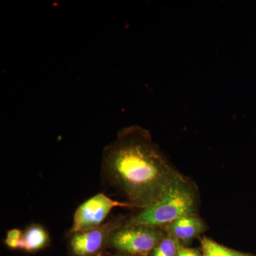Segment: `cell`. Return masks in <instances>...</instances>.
<instances>
[{"instance_id": "6da1fadb", "label": "cell", "mask_w": 256, "mask_h": 256, "mask_svg": "<svg viewBox=\"0 0 256 256\" xmlns=\"http://www.w3.org/2000/svg\"><path fill=\"white\" fill-rule=\"evenodd\" d=\"M102 174L134 208L143 210L156 203L180 174L140 126L121 129L104 148Z\"/></svg>"}, {"instance_id": "7a4b0ae2", "label": "cell", "mask_w": 256, "mask_h": 256, "mask_svg": "<svg viewBox=\"0 0 256 256\" xmlns=\"http://www.w3.org/2000/svg\"><path fill=\"white\" fill-rule=\"evenodd\" d=\"M197 207L194 186L180 174L159 201L133 216L127 224L161 228L185 216L196 214Z\"/></svg>"}, {"instance_id": "3957f363", "label": "cell", "mask_w": 256, "mask_h": 256, "mask_svg": "<svg viewBox=\"0 0 256 256\" xmlns=\"http://www.w3.org/2000/svg\"><path fill=\"white\" fill-rule=\"evenodd\" d=\"M166 233L159 227L127 224L114 228L108 242L120 252L134 256H148Z\"/></svg>"}, {"instance_id": "277c9868", "label": "cell", "mask_w": 256, "mask_h": 256, "mask_svg": "<svg viewBox=\"0 0 256 256\" xmlns=\"http://www.w3.org/2000/svg\"><path fill=\"white\" fill-rule=\"evenodd\" d=\"M116 207L133 208L128 202L116 201L104 194H98L92 196L76 210L70 232L76 234L100 226L111 210Z\"/></svg>"}, {"instance_id": "5b68a950", "label": "cell", "mask_w": 256, "mask_h": 256, "mask_svg": "<svg viewBox=\"0 0 256 256\" xmlns=\"http://www.w3.org/2000/svg\"><path fill=\"white\" fill-rule=\"evenodd\" d=\"M114 228L108 223L98 228L74 234L70 240L72 250L77 256H90L100 250Z\"/></svg>"}, {"instance_id": "8992f818", "label": "cell", "mask_w": 256, "mask_h": 256, "mask_svg": "<svg viewBox=\"0 0 256 256\" xmlns=\"http://www.w3.org/2000/svg\"><path fill=\"white\" fill-rule=\"evenodd\" d=\"M168 233L178 242H188L200 236L206 229L204 222L196 214L185 216L166 226Z\"/></svg>"}, {"instance_id": "52a82bcc", "label": "cell", "mask_w": 256, "mask_h": 256, "mask_svg": "<svg viewBox=\"0 0 256 256\" xmlns=\"http://www.w3.org/2000/svg\"><path fill=\"white\" fill-rule=\"evenodd\" d=\"M23 250L35 252L46 247L50 242V236L46 229L40 224H32L24 232Z\"/></svg>"}, {"instance_id": "ba28073f", "label": "cell", "mask_w": 256, "mask_h": 256, "mask_svg": "<svg viewBox=\"0 0 256 256\" xmlns=\"http://www.w3.org/2000/svg\"><path fill=\"white\" fill-rule=\"evenodd\" d=\"M201 244L202 256H255L229 248L208 238L202 239Z\"/></svg>"}, {"instance_id": "9c48e42d", "label": "cell", "mask_w": 256, "mask_h": 256, "mask_svg": "<svg viewBox=\"0 0 256 256\" xmlns=\"http://www.w3.org/2000/svg\"><path fill=\"white\" fill-rule=\"evenodd\" d=\"M181 244L178 239L166 232L164 238L151 252V256H178Z\"/></svg>"}, {"instance_id": "30bf717a", "label": "cell", "mask_w": 256, "mask_h": 256, "mask_svg": "<svg viewBox=\"0 0 256 256\" xmlns=\"http://www.w3.org/2000/svg\"><path fill=\"white\" fill-rule=\"evenodd\" d=\"M178 256H202L197 249L184 247L182 246L178 250Z\"/></svg>"}, {"instance_id": "8fae6325", "label": "cell", "mask_w": 256, "mask_h": 256, "mask_svg": "<svg viewBox=\"0 0 256 256\" xmlns=\"http://www.w3.org/2000/svg\"><path fill=\"white\" fill-rule=\"evenodd\" d=\"M23 234L22 230L14 228L8 230L6 233V238L11 239V240H20L22 238Z\"/></svg>"}, {"instance_id": "7c38bea8", "label": "cell", "mask_w": 256, "mask_h": 256, "mask_svg": "<svg viewBox=\"0 0 256 256\" xmlns=\"http://www.w3.org/2000/svg\"></svg>"}]
</instances>
